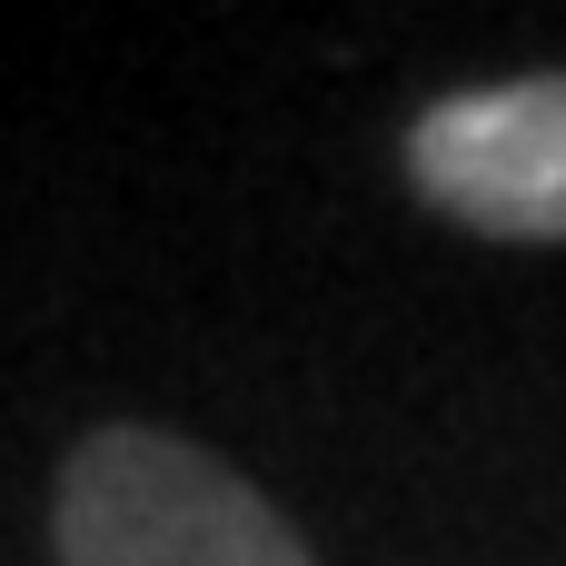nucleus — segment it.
I'll list each match as a JSON object with an SVG mask.
<instances>
[{"label":"nucleus","instance_id":"nucleus-2","mask_svg":"<svg viewBox=\"0 0 566 566\" xmlns=\"http://www.w3.org/2000/svg\"><path fill=\"white\" fill-rule=\"evenodd\" d=\"M408 179L438 219L507 239V249H557L566 239V70L448 90L408 119Z\"/></svg>","mask_w":566,"mask_h":566},{"label":"nucleus","instance_id":"nucleus-1","mask_svg":"<svg viewBox=\"0 0 566 566\" xmlns=\"http://www.w3.org/2000/svg\"><path fill=\"white\" fill-rule=\"evenodd\" d=\"M60 566H318L308 537L179 428H90L50 488Z\"/></svg>","mask_w":566,"mask_h":566}]
</instances>
